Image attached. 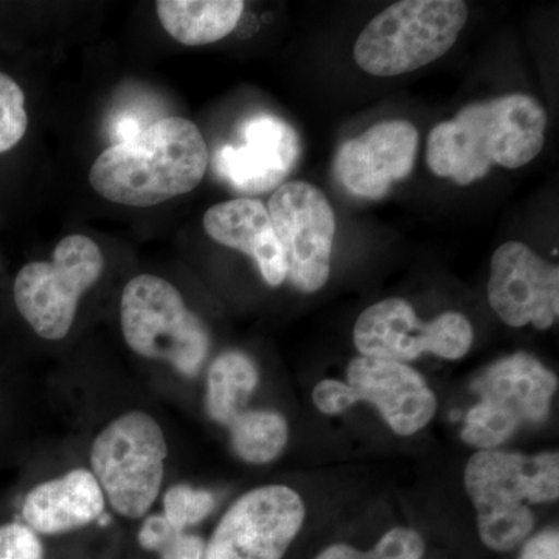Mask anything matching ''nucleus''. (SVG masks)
Wrapping results in <instances>:
<instances>
[{
  "label": "nucleus",
  "instance_id": "nucleus-1",
  "mask_svg": "<svg viewBox=\"0 0 559 559\" xmlns=\"http://www.w3.org/2000/svg\"><path fill=\"white\" fill-rule=\"evenodd\" d=\"M546 128V109L527 94L473 103L430 131L426 162L439 178L471 186L495 167L530 164L543 150Z\"/></svg>",
  "mask_w": 559,
  "mask_h": 559
},
{
  "label": "nucleus",
  "instance_id": "nucleus-19",
  "mask_svg": "<svg viewBox=\"0 0 559 559\" xmlns=\"http://www.w3.org/2000/svg\"><path fill=\"white\" fill-rule=\"evenodd\" d=\"M259 385V370L248 355L226 352L213 360L207 377L205 407L210 418L229 426L242 411Z\"/></svg>",
  "mask_w": 559,
  "mask_h": 559
},
{
  "label": "nucleus",
  "instance_id": "nucleus-18",
  "mask_svg": "<svg viewBox=\"0 0 559 559\" xmlns=\"http://www.w3.org/2000/svg\"><path fill=\"white\" fill-rule=\"evenodd\" d=\"M157 16L165 32L183 46H207L226 38L245 11L241 0H159Z\"/></svg>",
  "mask_w": 559,
  "mask_h": 559
},
{
  "label": "nucleus",
  "instance_id": "nucleus-15",
  "mask_svg": "<svg viewBox=\"0 0 559 559\" xmlns=\"http://www.w3.org/2000/svg\"><path fill=\"white\" fill-rule=\"evenodd\" d=\"M347 380L352 403L373 404L399 436H414L436 415V395L407 364L359 356L349 362Z\"/></svg>",
  "mask_w": 559,
  "mask_h": 559
},
{
  "label": "nucleus",
  "instance_id": "nucleus-22",
  "mask_svg": "<svg viewBox=\"0 0 559 559\" xmlns=\"http://www.w3.org/2000/svg\"><path fill=\"white\" fill-rule=\"evenodd\" d=\"M215 498L207 489H198L187 484L175 485L165 492L164 516L173 527L187 532L212 513Z\"/></svg>",
  "mask_w": 559,
  "mask_h": 559
},
{
  "label": "nucleus",
  "instance_id": "nucleus-23",
  "mask_svg": "<svg viewBox=\"0 0 559 559\" xmlns=\"http://www.w3.org/2000/svg\"><path fill=\"white\" fill-rule=\"evenodd\" d=\"M28 128L25 94L20 84L0 72V154L13 150Z\"/></svg>",
  "mask_w": 559,
  "mask_h": 559
},
{
  "label": "nucleus",
  "instance_id": "nucleus-24",
  "mask_svg": "<svg viewBox=\"0 0 559 559\" xmlns=\"http://www.w3.org/2000/svg\"><path fill=\"white\" fill-rule=\"evenodd\" d=\"M0 559H44L38 533L17 522L0 525Z\"/></svg>",
  "mask_w": 559,
  "mask_h": 559
},
{
  "label": "nucleus",
  "instance_id": "nucleus-28",
  "mask_svg": "<svg viewBox=\"0 0 559 559\" xmlns=\"http://www.w3.org/2000/svg\"><path fill=\"white\" fill-rule=\"evenodd\" d=\"M520 559H559V533L549 528L524 544Z\"/></svg>",
  "mask_w": 559,
  "mask_h": 559
},
{
  "label": "nucleus",
  "instance_id": "nucleus-4",
  "mask_svg": "<svg viewBox=\"0 0 559 559\" xmlns=\"http://www.w3.org/2000/svg\"><path fill=\"white\" fill-rule=\"evenodd\" d=\"M466 21L468 5L462 0H401L364 27L353 57L380 79L415 72L447 55Z\"/></svg>",
  "mask_w": 559,
  "mask_h": 559
},
{
  "label": "nucleus",
  "instance_id": "nucleus-27",
  "mask_svg": "<svg viewBox=\"0 0 559 559\" xmlns=\"http://www.w3.org/2000/svg\"><path fill=\"white\" fill-rule=\"evenodd\" d=\"M205 543L198 535L178 532L159 551L160 559H204Z\"/></svg>",
  "mask_w": 559,
  "mask_h": 559
},
{
  "label": "nucleus",
  "instance_id": "nucleus-10",
  "mask_svg": "<svg viewBox=\"0 0 559 559\" xmlns=\"http://www.w3.org/2000/svg\"><path fill=\"white\" fill-rule=\"evenodd\" d=\"M356 348L362 356L409 362L425 353L455 360L469 352L474 331L466 316L444 312L425 323L409 301L385 299L367 308L353 330Z\"/></svg>",
  "mask_w": 559,
  "mask_h": 559
},
{
  "label": "nucleus",
  "instance_id": "nucleus-14",
  "mask_svg": "<svg viewBox=\"0 0 559 559\" xmlns=\"http://www.w3.org/2000/svg\"><path fill=\"white\" fill-rule=\"evenodd\" d=\"M418 140L411 121H380L359 138L342 143L334 160L337 179L353 197L380 200L392 183L414 170Z\"/></svg>",
  "mask_w": 559,
  "mask_h": 559
},
{
  "label": "nucleus",
  "instance_id": "nucleus-26",
  "mask_svg": "<svg viewBox=\"0 0 559 559\" xmlns=\"http://www.w3.org/2000/svg\"><path fill=\"white\" fill-rule=\"evenodd\" d=\"M178 532H180V530L173 527L164 514H153V516L146 518V520L143 521L142 527H140V547L159 554Z\"/></svg>",
  "mask_w": 559,
  "mask_h": 559
},
{
  "label": "nucleus",
  "instance_id": "nucleus-11",
  "mask_svg": "<svg viewBox=\"0 0 559 559\" xmlns=\"http://www.w3.org/2000/svg\"><path fill=\"white\" fill-rule=\"evenodd\" d=\"M305 503L294 489L267 485L241 496L227 510L204 559H283L299 535Z\"/></svg>",
  "mask_w": 559,
  "mask_h": 559
},
{
  "label": "nucleus",
  "instance_id": "nucleus-6",
  "mask_svg": "<svg viewBox=\"0 0 559 559\" xmlns=\"http://www.w3.org/2000/svg\"><path fill=\"white\" fill-rule=\"evenodd\" d=\"M167 454L159 423L145 412H128L94 440L92 474L117 513L139 520L159 496Z\"/></svg>",
  "mask_w": 559,
  "mask_h": 559
},
{
  "label": "nucleus",
  "instance_id": "nucleus-5",
  "mask_svg": "<svg viewBox=\"0 0 559 559\" xmlns=\"http://www.w3.org/2000/svg\"><path fill=\"white\" fill-rule=\"evenodd\" d=\"M121 331L143 358L165 360L183 377H197L210 349L209 331L168 280L138 275L121 294Z\"/></svg>",
  "mask_w": 559,
  "mask_h": 559
},
{
  "label": "nucleus",
  "instance_id": "nucleus-8",
  "mask_svg": "<svg viewBox=\"0 0 559 559\" xmlns=\"http://www.w3.org/2000/svg\"><path fill=\"white\" fill-rule=\"evenodd\" d=\"M105 270L97 242L69 235L55 248L53 260L25 264L14 280V304L25 322L46 341L68 336L79 301Z\"/></svg>",
  "mask_w": 559,
  "mask_h": 559
},
{
  "label": "nucleus",
  "instance_id": "nucleus-20",
  "mask_svg": "<svg viewBox=\"0 0 559 559\" xmlns=\"http://www.w3.org/2000/svg\"><path fill=\"white\" fill-rule=\"evenodd\" d=\"M231 447L253 465L277 459L289 439L288 423L272 411H242L229 425Z\"/></svg>",
  "mask_w": 559,
  "mask_h": 559
},
{
  "label": "nucleus",
  "instance_id": "nucleus-17",
  "mask_svg": "<svg viewBox=\"0 0 559 559\" xmlns=\"http://www.w3.org/2000/svg\"><path fill=\"white\" fill-rule=\"evenodd\" d=\"M105 510V495L94 474L73 469L44 481L28 492L22 516L33 532L60 535L97 521Z\"/></svg>",
  "mask_w": 559,
  "mask_h": 559
},
{
  "label": "nucleus",
  "instance_id": "nucleus-3",
  "mask_svg": "<svg viewBox=\"0 0 559 559\" xmlns=\"http://www.w3.org/2000/svg\"><path fill=\"white\" fill-rule=\"evenodd\" d=\"M465 488L481 543L495 551L514 550L535 527L530 506L558 499V452L533 457L500 450L476 452L465 468Z\"/></svg>",
  "mask_w": 559,
  "mask_h": 559
},
{
  "label": "nucleus",
  "instance_id": "nucleus-2",
  "mask_svg": "<svg viewBox=\"0 0 559 559\" xmlns=\"http://www.w3.org/2000/svg\"><path fill=\"white\" fill-rule=\"evenodd\" d=\"M209 162L200 128L183 117H165L103 151L92 165L90 182L105 200L151 207L197 189Z\"/></svg>",
  "mask_w": 559,
  "mask_h": 559
},
{
  "label": "nucleus",
  "instance_id": "nucleus-25",
  "mask_svg": "<svg viewBox=\"0 0 559 559\" xmlns=\"http://www.w3.org/2000/svg\"><path fill=\"white\" fill-rule=\"evenodd\" d=\"M312 401L322 414L336 415L355 406L349 399L347 382L337 380L320 381L312 392Z\"/></svg>",
  "mask_w": 559,
  "mask_h": 559
},
{
  "label": "nucleus",
  "instance_id": "nucleus-12",
  "mask_svg": "<svg viewBox=\"0 0 559 559\" xmlns=\"http://www.w3.org/2000/svg\"><path fill=\"white\" fill-rule=\"evenodd\" d=\"M488 301L513 329L554 326L559 314V270L521 241L503 242L491 259Z\"/></svg>",
  "mask_w": 559,
  "mask_h": 559
},
{
  "label": "nucleus",
  "instance_id": "nucleus-16",
  "mask_svg": "<svg viewBox=\"0 0 559 559\" xmlns=\"http://www.w3.org/2000/svg\"><path fill=\"white\" fill-rule=\"evenodd\" d=\"M202 224L218 245L252 257L267 285L277 288L285 282V255L263 202L252 198L221 202L205 212Z\"/></svg>",
  "mask_w": 559,
  "mask_h": 559
},
{
  "label": "nucleus",
  "instance_id": "nucleus-7",
  "mask_svg": "<svg viewBox=\"0 0 559 559\" xmlns=\"http://www.w3.org/2000/svg\"><path fill=\"white\" fill-rule=\"evenodd\" d=\"M473 389L479 403L466 414L462 439L479 451H491L522 425L546 421L558 378L532 355L516 353L481 371Z\"/></svg>",
  "mask_w": 559,
  "mask_h": 559
},
{
  "label": "nucleus",
  "instance_id": "nucleus-21",
  "mask_svg": "<svg viewBox=\"0 0 559 559\" xmlns=\"http://www.w3.org/2000/svg\"><path fill=\"white\" fill-rule=\"evenodd\" d=\"M425 551V539L417 530L399 527L389 530L369 551L355 549L347 544H334L320 551L316 559H421Z\"/></svg>",
  "mask_w": 559,
  "mask_h": 559
},
{
  "label": "nucleus",
  "instance_id": "nucleus-9",
  "mask_svg": "<svg viewBox=\"0 0 559 559\" xmlns=\"http://www.w3.org/2000/svg\"><path fill=\"white\" fill-rule=\"evenodd\" d=\"M289 280L301 293H318L331 272L336 216L325 193L304 180H289L267 202Z\"/></svg>",
  "mask_w": 559,
  "mask_h": 559
},
{
  "label": "nucleus",
  "instance_id": "nucleus-13",
  "mask_svg": "<svg viewBox=\"0 0 559 559\" xmlns=\"http://www.w3.org/2000/svg\"><path fill=\"white\" fill-rule=\"evenodd\" d=\"M241 145H224L213 157L221 179L240 193L263 194L277 190L299 160L297 132L285 120L257 114L242 121Z\"/></svg>",
  "mask_w": 559,
  "mask_h": 559
}]
</instances>
